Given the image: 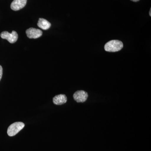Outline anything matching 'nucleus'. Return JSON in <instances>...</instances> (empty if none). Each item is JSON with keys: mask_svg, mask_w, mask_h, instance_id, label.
Listing matches in <instances>:
<instances>
[{"mask_svg": "<svg viewBox=\"0 0 151 151\" xmlns=\"http://www.w3.org/2000/svg\"><path fill=\"white\" fill-rule=\"evenodd\" d=\"M1 37L2 38L7 40L11 43L16 42L18 38L17 33L15 31H12L11 33L7 31L3 32L1 33Z\"/></svg>", "mask_w": 151, "mask_h": 151, "instance_id": "7ed1b4c3", "label": "nucleus"}, {"mask_svg": "<svg viewBox=\"0 0 151 151\" xmlns=\"http://www.w3.org/2000/svg\"><path fill=\"white\" fill-rule=\"evenodd\" d=\"M27 0H14L11 4V8L14 11H18L23 8L27 4Z\"/></svg>", "mask_w": 151, "mask_h": 151, "instance_id": "423d86ee", "label": "nucleus"}, {"mask_svg": "<svg viewBox=\"0 0 151 151\" xmlns=\"http://www.w3.org/2000/svg\"><path fill=\"white\" fill-rule=\"evenodd\" d=\"M27 37L30 39H37L40 37L42 35V32L41 30L30 28L26 31Z\"/></svg>", "mask_w": 151, "mask_h": 151, "instance_id": "39448f33", "label": "nucleus"}, {"mask_svg": "<svg viewBox=\"0 0 151 151\" xmlns=\"http://www.w3.org/2000/svg\"><path fill=\"white\" fill-rule=\"evenodd\" d=\"M149 14H150V16H151V9L150 10V12H149Z\"/></svg>", "mask_w": 151, "mask_h": 151, "instance_id": "9b49d317", "label": "nucleus"}, {"mask_svg": "<svg viewBox=\"0 0 151 151\" xmlns=\"http://www.w3.org/2000/svg\"><path fill=\"white\" fill-rule=\"evenodd\" d=\"M67 101V97L65 94H59L53 98V103L56 105H61L65 104Z\"/></svg>", "mask_w": 151, "mask_h": 151, "instance_id": "0eeeda50", "label": "nucleus"}, {"mask_svg": "<svg viewBox=\"0 0 151 151\" xmlns=\"http://www.w3.org/2000/svg\"><path fill=\"white\" fill-rule=\"evenodd\" d=\"M124 47L123 42L119 40H112L105 44L104 48L105 51L116 52L120 51Z\"/></svg>", "mask_w": 151, "mask_h": 151, "instance_id": "f257e3e1", "label": "nucleus"}, {"mask_svg": "<svg viewBox=\"0 0 151 151\" xmlns=\"http://www.w3.org/2000/svg\"><path fill=\"white\" fill-rule=\"evenodd\" d=\"M51 24L45 19L40 18L37 23V26L42 29L47 30L51 27Z\"/></svg>", "mask_w": 151, "mask_h": 151, "instance_id": "6e6552de", "label": "nucleus"}, {"mask_svg": "<svg viewBox=\"0 0 151 151\" xmlns=\"http://www.w3.org/2000/svg\"><path fill=\"white\" fill-rule=\"evenodd\" d=\"M25 125L21 122H17L11 124L7 130V134L10 137H13L23 129Z\"/></svg>", "mask_w": 151, "mask_h": 151, "instance_id": "f03ea898", "label": "nucleus"}, {"mask_svg": "<svg viewBox=\"0 0 151 151\" xmlns=\"http://www.w3.org/2000/svg\"><path fill=\"white\" fill-rule=\"evenodd\" d=\"M73 97L77 103H84L87 100L88 94L84 90H79L74 93Z\"/></svg>", "mask_w": 151, "mask_h": 151, "instance_id": "20e7f679", "label": "nucleus"}, {"mask_svg": "<svg viewBox=\"0 0 151 151\" xmlns=\"http://www.w3.org/2000/svg\"><path fill=\"white\" fill-rule=\"evenodd\" d=\"M131 1L133 2H138L140 0H131Z\"/></svg>", "mask_w": 151, "mask_h": 151, "instance_id": "9d476101", "label": "nucleus"}, {"mask_svg": "<svg viewBox=\"0 0 151 151\" xmlns=\"http://www.w3.org/2000/svg\"><path fill=\"white\" fill-rule=\"evenodd\" d=\"M3 75V68L2 66L0 65V81Z\"/></svg>", "mask_w": 151, "mask_h": 151, "instance_id": "1a4fd4ad", "label": "nucleus"}]
</instances>
